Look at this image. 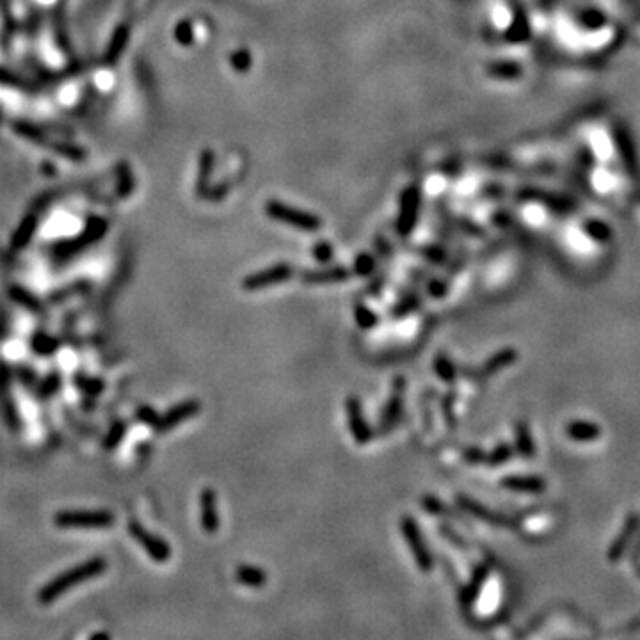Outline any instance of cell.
<instances>
[{
	"label": "cell",
	"instance_id": "d6986e66",
	"mask_svg": "<svg viewBox=\"0 0 640 640\" xmlns=\"http://www.w3.org/2000/svg\"><path fill=\"white\" fill-rule=\"evenodd\" d=\"M514 452L523 461H532L535 458V443L534 436L530 433V425L527 422H516L514 425Z\"/></svg>",
	"mask_w": 640,
	"mask_h": 640
},
{
	"label": "cell",
	"instance_id": "6da1fadb",
	"mask_svg": "<svg viewBox=\"0 0 640 640\" xmlns=\"http://www.w3.org/2000/svg\"><path fill=\"white\" fill-rule=\"evenodd\" d=\"M107 569V560L102 557H95V559H89L86 562L78 564V566L71 567V569L64 571L63 574L56 577L53 580H50L41 591L38 592V602L41 605H50V603L56 602L57 598L68 592L70 589L78 587L84 582L93 580V578L100 577V574L105 573Z\"/></svg>",
	"mask_w": 640,
	"mask_h": 640
},
{
	"label": "cell",
	"instance_id": "f546056e",
	"mask_svg": "<svg viewBox=\"0 0 640 640\" xmlns=\"http://www.w3.org/2000/svg\"><path fill=\"white\" fill-rule=\"evenodd\" d=\"M311 254L315 257V260L320 262V264H329L333 260V247H331L329 242H324L320 240L319 244H315L311 247Z\"/></svg>",
	"mask_w": 640,
	"mask_h": 640
},
{
	"label": "cell",
	"instance_id": "e575fe53",
	"mask_svg": "<svg viewBox=\"0 0 640 640\" xmlns=\"http://www.w3.org/2000/svg\"><path fill=\"white\" fill-rule=\"evenodd\" d=\"M125 434V425L123 423H118L116 427H114L113 430H110L109 433V436L105 438V448H114V447H118V443H120V440H121V436H123Z\"/></svg>",
	"mask_w": 640,
	"mask_h": 640
},
{
	"label": "cell",
	"instance_id": "836d02e7",
	"mask_svg": "<svg viewBox=\"0 0 640 640\" xmlns=\"http://www.w3.org/2000/svg\"><path fill=\"white\" fill-rule=\"evenodd\" d=\"M440 534H443L445 537H447L448 541L452 542V544L458 546V548H461V549H466V548H468V544H466V542H465V539H463L461 535H459L458 532H455L454 528L450 527V525H447V523L441 525V527H440Z\"/></svg>",
	"mask_w": 640,
	"mask_h": 640
},
{
	"label": "cell",
	"instance_id": "cb8c5ba5",
	"mask_svg": "<svg viewBox=\"0 0 640 640\" xmlns=\"http://www.w3.org/2000/svg\"><path fill=\"white\" fill-rule=\"evenodd\" d=\"M455 402H458V391L448 390L447 393H443L441 397V413H443V420L447 423L448 429L454 433L458 429V416H455Z\"/></svg>",
	"mask_w": 640,
	"mask_h": 640
},
{
	"label": "cell",
	"instance_id": "484cf974",
	"mask_svg": "<svg viewBox=\"0 0 640 640\" xmlns=\"http://www.w3.org/2000/svg\"><path fill=\"white\" fill-rule=\"evenodd\" d=\"M376 267H377L376 258H373L370 253H361L356 257L351 271L352 274L361 276V278H368V276H372L373 272H376Z\"/></svg>",
	"mask_w": 640,
	"mask_h": 640
},
{
	"label": "cell",
	"instance_id": "74e56055",
	"mask_svg": "<svg viewBox=\"0 0 640 640\" xmlns=\"http://www.w3.org/2000/svg\"><path fill=\"white\" fill-rule=\"evenodd\" d=\"M637 559H640V535H639L637 544H635V548H634V560H637Z\"/></svg>",
	"mask_w": 640,
	"mask_h": 640
},
{
	"label": "cell",
	"instance_id": "277c9868",
	"mask_svg": "<svg viewBox=\"0 0 640 640\" xmlns=\"http://www.w3.org/2000/svg\"><path fill=\"white\" fill-rule=\"evenodd\" d=\"M406 388H408V381L404 376H395L393 383H391V391L390 398L384 404L383 411L379 415V422H377V434L379 436H388L391 430L397 427V423L401 422L402 415H404V397H406Z\"/></svg>",
	"mask_w": 640,
	"mask_h": 640
},
{
	"label": "cell",
	"instance_id": "f1b7e54d",
	"mask_svg": "<svg viewBox=\"0 0 640 640\" xmlns=\"http://www.w3.org/2000/svg\"><path fill=\"white\" fill-rule=\"evenodd\" d=\"M485 455H487V452L484 448L477 447V445H470L463 450V461L472 466L482 465V463H485Z\"/></svg>",
	"mask_w": 640,
	"mask_h": 640
},
{
	"label": "cell",
	"instance_id": "7402d4cb",
	"mask_svg": "<svg viewBox=\"0 0 640 640\" xmlns=\"http://www.w3.org/2000/svg\"><path fill=\"white\" fill-rule=\"evenodd\" d=\"M433 366H434V372H436V376L440 377L443 383L454 384L455 381H458L459 366L452 361V358L447 354V352H438V354L434 356Z\"/></svg>",
	"mask_w": 640,
	"mask_h": 640
},
{
	"label": "cell",
	"instance_id": "30bf717a",
	"mask_svg": "<svg viewBox=\"0 0 640 640\" xmlns=\"http://www.w3.org/2000/svg\"><path fill=\"white\" fill-rule=\"evenodd\" d=\"M418 207H420V194L416 187L406 190L402 194L401 214L397 219V232L402 237H408L415 229L416 219H418Z\"/></svg>",
	"mask_w": 640,
	"mask_h": 640
},
{
	"label": "cell",
	"instance_id": "7a4b0ae2",
	"mask_svg": "<svg viewBox=\"0 0 640 640\" xmlns=\"http://www.w3.org/2000/svg\"><path fill=\"white\" fill-rule=\"evenodd\" d=\"M53 523L63 530H103L113 527L116 517L109 510H61Z\"/></svg>",
	"mask_w": 640,
	"mask_h": 640
},
{
	"label": "cell",
	"instance_id": "d590c367",
	"mask_svg": "<svg viewBox=\"0 0 640 640\" xmlns=\"http://www.w3.org/2000/svg\"><path fill=\"white\" fill-rule=\"evenodd\" d=\"M423 254H425V258H429L433 264L441 265L447 262V254H445V251L436 249V247H427V249L423 251Z\"/></svg>",
	"mask_w": 640,
	"mask_h": 640
},
{
	"label": "cell",
	"instance_id": "e0dca14e",
	"mask_svg": "<svg viewBox=\"0 0 640 640\" xmlns=\"http://www.w3.org/2000/svg\"><path fill=\"white\" fill-rule=\"evenodd\" d=\"M500 485L507 491L541 495L546 491V480L539 475H509L500 480Z\"/></svg>",
	"mask_w": 640,
	"mask_h": 640
},
{
	"label": "cell",
	"instance_id": "3957f363",
	"mask_svg": "<svg viewBox=\"0 0 640 640\" xmlns=\"http://www.w3.org/2000/svg\"><path fill=\"white\" fill-rule=\"evenodd\" d=\"M401 532L402 535H404L409 552L413 553V559H415L418 569L422 571L423 574L433 573L434 557L433 553H430L429 546H427L425 539H423L422 530H420L418 527V521H416L413 516H402Z\"/></svg>",
	"mask_w": 640,
	"mask_h": 640
},
{
	"label": "cell",
	"instance_id": "d4e9b609",
	"mask_svg": "<svg viewBox=\"0 0 640 640\" xmlns=\"http://www.w3.org/2000/svg\"><path fill=\"white\" fill-rule=\"evenodd\" d=\"M514 454H516V452H514L512 445L502 441V443L496 445V447L485 455V465L492 466V468H495V466H502L505 465V463H509L510 459L514 458Z\"/></svg>",
	"mask_w": 640,
	"mask_h": 640
},
{
	"label": "cell",
	"instance_id": "44dd1931",
	"mask_svg": "<svg viewBox=\"0 0 640 640\" xmlns=\"http://www.w3.org/2000/svg\"><path fill=\"white\" fill-rule=\"evenodd\" d=\"M422 303H423L422 294L416 292V290H409L408 294H404V296L401 297V301H397V303L391 306L390 317L393 320L408 317V315L418 311L420 308H422Z\"/></svg>",
	"mask_w": 640,
	"mask_h": 640
},
{
	"label": "cell",
	"instance_id": "4316f807",
	"mask_svg": "<svg viewBox=\"0 0 640 640\" xmlns=\"http://www.w3.org/2000/svg\"><path fill=\"white\" fill-rule=\"evenodd\" d=\"M487 73L496 78H516L521 75V68L514 63H496L487 68Z\"/></svg>",
	"mask_w": 640,
	"mask_h": 640
},
{
	"label": "cell",
	"instance_id": "ffe728a7",
	"mask_svg": "<svg viewBox=\"0 0 640 640\" xmlns=\"http://www.w3.org/2000/svg\"><path fill=\"white\" fill-rule=\"evenodd\" d=\"M235 578L240 585L249 589H264L267 585V573L262 567L242 564L237 567Z\"/></svg>",
	"mask_w": 640,
	"mask_h": 640
},
{
	"label": "cell",
	"instance_id": "f35d334b",
	"mask_svg": "<svg viewBox=\"0 0 640 640\" xmlns=\"http://www.w3.org/2000/svg\"><path fill=\"white\" fill-rule=\"evenodd\" d=\"M109 637V635H103V634H95L93 635V639H107Z\"/></svg>",
	"mask_w": 640,
	"mask_h": 640
},
{
	"label": "cell",
	"instance_id": "d6a6232c",
	"mask_svg": "<svg viewBox=\"0 0 640 640\" xmlns=\"http://www.w3.org/2000/svg\"><path fill=\"white\" fill-rule=\"evenodd\" d=\"M448 292V282L445 279H430L427 283V294L430 297H436V299H441V297L447 296Z\"/></svg>",
	"mask_w": 640,
	"mask_h": 640
},
{
	"label": "cell",
	"instance_id": "1f68e13d",
	"mask_svg": "<svg viewBox=\"0 0 640 640\" xmlns=\"http://www.w3.org/2000/svg\"><path fill=\"white\" fill-rule=\"evenodd\" d=\"M77 386L81 388V390H84L88 395H98L100 391L103 390L102 381H95V379H89V377H81V376H77Z\"/></svg>",
	"mask_w": 640,
	"mask_h": 640
},
{
	"label": "cell",
	"instance_id": "5b68a950",
	"mask_svg": "<svg viewBox=\"0 0 640 640\" xmlns=\"http://www.w3.org/2000/svg\"><path fill=\"white\" fill-rule=\"evenodd\" d=\"M265 214L271 219H274V221L294 226V228L301 229V232L314 233L322 228V221H320L317 215L299 210V208H294L290 205H285L276 200H271L265 205Z\"/></svg>",
	"mask_w": 640,
	"mask_h": 640
},
{
	"label": "cell",
	"instance_id": "9a60e30c",
	"mask_svg": "<svg viewBox=\"0 0 640 640\" xmlns=\"http://www.w3.org/2000/svg\"><path fill=\"white\" fill-rule=\"evenodd\" d=\"M352 271L349 267H326V269H306L299 274L301 282L306 285H329V283H341L351 278Z\"/></svg>",
	"mask_w": 640,
	"mask_h": 640
},
{
	"label": "cell",
	"instance_id": "8992f818",
	"mask_svg": "<svg viewBox=\"0 0 640 640\" xmlns=\"http://www.w3.org/2000/svg\"><path fill=\"white\" fill-rule=\"evenodd\" d=\"M296 274V269L289 262H279V264L272 265V267L264 269L260 272H254L249 274L247 278L242 279V289L246 292H260V290L271 289V287L279 285V283L289 282L292 276Z\"/></svg>",
	"mask_w": 640,
	"mask_h": 640
},
{
	"label": "cell",
	"instance_id": "7c38bea8",
	"mask_svg": "<svg viewBox=\"0 0 640 640\" xmlns=\"http://www.w3.org/2000/svg\"><path fill=\"white\" fill-rule=\"evenodd\" d=\"M200 510H201V528L205 534L214 535L219 532L221 527V517H219V505H217V492L212 487H205L200 495Z\"/></svg>",
	"mask_w": 640,
	"mask_h": 640
},
{
	"label": "cell",
	"instance_id": "83f0119b",
	"mask_svg": "<svg viewBox=\"0 0 640 640\" xmlns=\"http://www.w3.org/2000/svg\"><path fill=\"white\" fill-rule=\"evenodd\" d=\"M422 507L429 514H434V516H448V512H450V510H448V507L445 505L443 502H440V500H438L436 496H433V495L423 496V498H422Z\"/></svg>",
	"mask_w": 640,
	"mask_h": 640
},
{
	"label": "cell",
	"instance_id": "ac0fdd59",
	"mask_svg": "<svg viewBox=\"0 0 640 640\" xmlns=\"http://www.w3.org/2000/svg\"><path fill=\"white\" fill-rule=\"evenodd\" d=\"M564 430H566V436L577 443H592V441L599 440L603 434L602 427L589 420H573V422L566 423Z\"/></svg>",
	"mask_w": 640,
	"mask_h": 640
},
{
	"label": "cell",
	"instance_id": "9c48e42d",
	"mask_svg": "<svg viewBox=\"0 0 640 640\" xmlns=\"http://www.w3.org/2000/svg\"><path fill=\"white\" fill-rule=\"evenodd\" d=\"M127 528L128 532H130L132 537L146 549V553H148L155 562H167V560L171 559V548H169L167 542H165L162 537H159V535L146 530L139 521L135 520L128 521Z\"/></svg>",
	"mask_w": 640,
	"mask_h": 640
},
{
	"label": "cell",
	"instance_id": "603a6c76",
	"mask_svg": "<svg viewBox=\"0 0 640 640\" xmlns=\"http://www.w3.org/2000/svg\"><path fill=\"white\" fill-rule=\"evenodd\" d=\"M352 311H354V320L356 324H358L359 329L372 331L373 327H377V324H379V317H377L376 311H373L370 306H366L365 303H361V301L354 303Z\"/></svg>",
	"mask_w": 640,
	"mask_h": 640
},
{
	"label": "cell",
	"instance_id": "8fae6325",
	"mask_svg": "<svg viewBox=\"0 0 640 640\" xmlns=\"http://www.w3.org/2000/svg\"><path fill=\"white\" fill-rule=\"evenodd\" d=\"M639 530H640V516L637 512H631L630 516L624 520L623 528H621V532L616 535L612 544H610L609 552H607V559H609L610 562H617V560L623 559L628 546L631 544V541H634L635 534H637Z\"/></svg>",
	"mask_w": 640,
	"mask_h": 640
},
{
	"label": "cell",
	"instance_id": "2e32d148",
	"mask_svg": "<svg viewBox=\"0 0 640 640\" xmlns=\"http://www.w3.org/2000/svg\"><path fill=\"white\" fill-rule=\"evenodd\" d=\"M455 503H458L459 509L463 512L470 514V516L477 517V520L485 521V523H491V525H503L505 523V517L500 516L498 512L491 510L489 507H485L484 503L477 502V500L470 498L466 495H458L455 496Z\"/></svg>",
	"mask_w": 640,
	"mask_h": 640
},
{
	"label": "cell",
	"instance_id": "ba28073f",
	"mask_svg": "<svg viewBox=\"0 0 640 640\" xmlns=\"http://www.w3.org/2000/svg\"><path fill=\"white\" fill-rule=\"evenodd\" d=\"M345 411H347L349 430H351V436L352 440H354V443L359 445V447H365V445L372 443L373 430L372 427L368 425V422H366L361 401H359L356 395H349L347 397V401H345Z\"/></svg>",
	"mask_w": 640,
	"mask_h": 640
},
{
	"label": "cell",
	"instance_id": "8d00e7d4",
	"mask_svg": "<svg viewBox=\"0 0 640 640\" xmlns=\"http://www.w3.org/2000/svg\"><path fill=\"white\" fill-rule=\"evenodd\" d=\"M155 418H157V413L153 411L152 408H141L138 411V420H141V422L148 423V425H153Z\"/></svg>",
	"mask_w": 640,
	"mask_h": 640
},
{
	"label": "cell",
	"instance_id": "4dcf8cb0",
	"mask_svg": "<svg viewBox=\"0 0 640 640\" xmlns=\"http://www.w3.org/2000/svg\"><path fill=\"white\" fill-rule=\"evenodd\" d=\"M32 345H34V351H38L39 354H52V352L59 347V341L43 334V336H36L34 344Z\"/></svg>",
	"mask_w": 640,
	"mask_h": 640
},
{
	"label": "cell",
	"instance_id": "4fadbf2b",
	"mask_svg": "<svg viewBox=\"0 0 640 640\" xmlns=\"http://www.w3.org/2000/svg\"><path fill=\"white\" fill-rule=\"evenodd\" d=\"M489 574H491V569H489L487 564L480 562L473 567L470 582L461 589V594H459V602H461L463 609L468 610L475 605V602L479 599L482 589H484L485 582H487Z\"/></svg>",
	"mask_w": 640,
	"mask_h": 640
},
{
	"label": "cell",
	"instance_id": "ab89813d",
	"mask_svg": "<svg viewBox=\"0 0 640 640\" xmlns=\"http://www.w3.org/2000/svg\"><path fill=\"white\" fill-rule=\"evenodd\" d=\"M639 574H640V569H639Z\"/></svg>",
	"mask_w": 640,
	"mask_h": 640
},
{
	"label": "cell",
	"instance_id": "52a82bcc",
	"mask_svg": "<svg viewBox=\"0 0 640 640\" xmlns=\"http://www.w3.org/2000/svg\"><path fill=\"white\" fill-rule=\"evenodd\" d=\"M201 402L196 401V398H187V401L178 402L176 406H172L171 409L164 413V415H157L155 422H153V430L159 434L169 433V430L176 429L180 423L187 422V420L194 418L201 413Z\"/></svg>",
	"mask_w": 640,
	"mask_h": 640
},
{
	"label": "cell",
	"instance_id": "5bb4252c",
	"mask_svg": "<svg viewBox=\"0 0 640 640\" xmlns=\"http://www.w3.org/2000/svg\"><path fill=\"white\" fill-rule=\"evenodd\" d=\"M517 358H520V352H517L514 347H503V349H500V351L492 352V354L489 356L484 363H482L480 368L477 370L479 381L480 379L485 381V379H489V377L496 376V373L502 372L503 368L514 365V363L517 361Z\"/></svg>",
	"mask_w": 640,
	"mask_h": 640
}]
</instances>
